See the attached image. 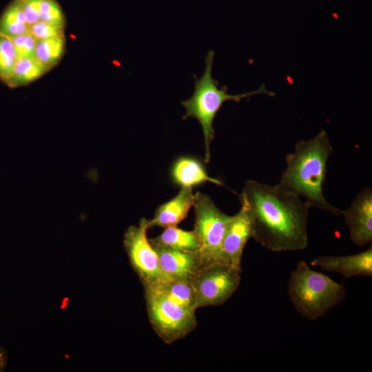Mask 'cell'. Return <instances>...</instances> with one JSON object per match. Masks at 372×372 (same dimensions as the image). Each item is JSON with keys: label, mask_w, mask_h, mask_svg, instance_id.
Masks as SVG:
<instances>
[{"label": "cell", "mask_w": 372, "mask_h": 372, "mask_svg": "<svg viewBox=\"0 0 372 372\" xmlns=\"http://www.w3.org/2000/svg\"><path fill=\"white\" fill-rule=\"evenodd\" d=\"M251 223L252 238L273 252L300 251L308 246L311 205L278 185L247 180L240 195Z\"/></svg>", "instance_id": "obj_1"}, {"label": "cell", "mask_w": 372, "mask_h": 372, "mask_svg": "<svg viewBox=\"0 0 372 372\" xmlns=\"http://www.w3.org/2000/svg\"><path fill=\"white\" fill-rule=\"evenodd\" d=\"M333 152L324 130L309 140L297 142L293 152L285 157L286 168L277 185L304 198L311 207L338 216L340 209L331 205L323 194L327 162Z\"/></svg>", "instance_id": "obj_2"}, {"label": "cell", "mask_w": 372, "mask_h": 372, "mask_svg": "<svg viewBox=\"0 0 372 372\" xmlns=\"http://www.w3.org/2000/svg\"><path fill=\"white\" fill-rule=\"evenodd\" d=\"M214 57V52L209 51L205 59V68L203 75L199 79L194 75L195 82L192 95L189 99L180 102L185 109L182 118L185 120L189 117L195 118L201 125L205 149L204 161L206 163L210 161V145L215 136L213 123L224 103L227 101L239 103L243 99L257 94L275 96L273 92L267 89L265 84L249 92L228 94L227 87L223 86L220 88L218 82L212 76Z\"/></svg>", "instance_id": "obj_3"}, {"label": "cell", "mask_w": 372, "mask_h": 372, "mask_svg": "<svg viewBox=\"0 0 372 372\" xmlns=\"http://www.w3.org/2000/svg\"><path fill=\"white\" fill-rule=\"evenodd\" d=\"M289 300L302 316L315 320L327 314L346 297L344 285L300 261L287 283Z\"/></svg>", "instance_id": "obj_4"}, {"label": "cell", "mask_w": 372, "mask_h": 372, "mask_svg": "<svg viewBox=\"0 0 372 372\" xmlns=\"http://www.w3.org/2000/svg\"><path fill=\"white\" fill-rule=\"evenodd\" d=\"M149 321L158 336L170 344L187 336L197 325L189 311L149 286H143Z\"/></svg>", "instance_id": "obj_5"}, {"label": "cell", "mask_w": 372, "mask_h": 372, "mask_svg": "<svg viewBox=\"0 0 372 372\" xmlns=\"http://www.w3.org/2000/svg\"><path fill=\"white\" fill-rule=\"evenodd\" d=\"M193 207L194 231L201 242L199 254L203 267L218 263L223 240L231 216L221 211L208 195L199 192L194 194Z\"/></svg>", "instance_id": "obj_6"}, {"label": "cell", "mask_w": 372, "mask_h": 372, "mask_svg": "<svg viewBox=\"0 0 372 372\" xmlns=\"http://www.w3.org/2000/svg\"><path fill=\"white\" fill-rule=\"evenodd\" d=\"M241 271L219 263L203 267L192 280L198 309L225 302L237 290Z\"/></svg>", "instance_id": "obj_7"}, {"label": "cell", "mask_w": 372, "mask_h": 372, "mask_svg": "<svg viewBox=\"0 0 372 372\" xmlns=\"http://www.w3.org/2000/svg\"><path fill=\"white\" fill-rule=\"evenodd\" d=\"M148 220L141 218L137 226H130L124 235V246L130 263L143 285L167 279L158 256L147 237Z\"/></svg>", "instance_id": "obj_8"}, {"label": "cell", "mask_w": 372, "mask_h": 372, "mask_svg": "<svg viewBox=\"0 0 372 372\" xmlns=\"http://www.w3.org/2000/svg\"><path fill=\"white\" fill-rule=\"evenodd\" d=\"M250 238H252L251 220L246 208L241 205L238 212L231 216L227 227L218 263L242 272V256Z\"/></svg>", "instance_id": "obj_9"}, {"label": "cell", "mask_w": 372, "mask_h": 372, "mask_svg": "<svg viewBox=\"0 0 372 372\" xmlns=\"http://www.w3.org/2000/svg\"><path fill=\"white\" fill-rule=\"evenodd\" d=\"M349 231L351 241L362 247L372 242V189L361 190L350 206L340 209Z\"/></svg>", "instance_id": "obj_10"}, {"label": "cell", "mask_w": 372, "mask_h": 372, "mask_svg": "<svg viewBox=\"0 0 372 372\" xmlns=\"http://www.w3.org/2000/svg\"><path fill=\"white\" fill-rule=\"evenodd\" d=\"M151 245L158 256L160 267L167 279L191 282L203 267L199 252Z\"/></svg>", "instance_id": "obj_11"}, {"label": "cell", "mask_w": 372, "mask_h": 372, "mask_svg": "<svg viewBox=\"0 0 372 372\" xmlns=\"http://www.w3.org/2000/svg\"><path fill=\"white\" fill-rule=\"evenodd\" d=\"M311 265L322 270L342 274L344 278L372 276V247L349 256H322L313 258Z\"/></svg>", "instance_id": "obj_12"}, {"label": "cell", "mask_w": 372, "mask_h": 372, "mask_svg": "<svg viewBox=\"0 0 372 372\" xmlns=\"http://www.w3.org/2000/svg\"><path fill=\"white\" fill-rule=\"evenodd\" d=\"M194 203L192 188L181 187L176 196L158 207L153 218L148 220L149 228L176 226L187 216Z\"/></svg>", "instance_id": "obj_13"}, {"label": "cell", "mask_w": 372, "mask_h": 372, "mask_svg": "<svg viewBox=\"0 0 372 372\" xmlns=\"http://www.w3.org/2000/svg\"><path fill=\"white\" fill-rule=\"evenodd\" d=\"M170 178L174 184L181 187L192 188L207 182L223 186L220 180L209 176L200 159L191 156H180L174 161Z\"/></svg>", "instance_id": "obj_14"}, {"label": "cell", "mask_w": 372, "mask_h": 372, "mask_svg": "<svg viewBox=\"0 0 372 372\" xmlns=\"http://www.w3.org/2000/svg\"><path fill=\"white\" fill-rule=\"evenodd\" d=\"M152 244L165 247L192 252H199L201 248L200 240L193 231H186L176 226L165 228L158 236L149 239Z\"/></svg>", "instance_id": "obj_15"}, {"label": "cell", "mask_w": 372, "mask_h": 372, "mask_svg": "<svg viewBox=\"0 0 372 372\" xmlns=\"http://www.w3.org/2000/svg\"><path fill=\"white\" fill-rule=\"evenodd\" d=\"M143 286L152 287L189 311L195 312L198 309L192 282L165 279Z\"/></svg>", "instance_id": "obj_16"}, {"label": "cell", "mask_w": 372, "mask_h": 372, "mask_svg": "<svg viewBox=\"0 0 372 372\" xmlns=\"http://www.w3.org/2000/svg\"><path fill=\"white\" fill-rule=\"evenodd\" d=\"M47 72L35 56H18L12 74L6 84L10 87L25 85Z\"/></svg>", "instance_id": "obj_17"}, {"label": "cell", "mask_w": 372, "mask_h": 372, "mask_svg": "<svg viewBox=\"0 0 372 372\" xmlns=\"http://www.w3.org/2000/svg\"><path fill=\"white\" fill-rule=\"evenodd\" d=\"M29 32L27 23L19 0H14L6 8L0 17V34L13 37Z\"/></svg>", "instance_id": "obj_18"}, {"label": "cell", "mask_w": 372, "mask_h": 372, "mask_svg": "<svg viewBox=\"0 0 372 372\" xmlns=\"http://www.w3.org/2000/svg\"><path fill=\"white\" fill-rule=\"evenodd\" d=\"M65 37L39 40L35 48V57L47 71L54 68L65 51Z\"/></svg>", "instance_id": "obj_19"}, {"label": "cell", "mask_w": 372, "mask_h": 372, "mask_svg": "<svg viewBox=\"0 0 372 372\" xmlns=\"http://www.w3.org/2000/svg\"><path fill=\"white\" fill-rule=\"evenodd\" d=\"M18 55L11 39L0 34V81L5 84L10 79Z\"/></svg>", "instance_id": "obj_20"}, {"label": "cell", "mask_w": 372, "mask_h": 372, "mask_svg": "<svg viewBox=\"0 0 372 372\" xmlns=\"http://www.w3.org/2000/svg\"><path fill=\"white\" fill-rule=\"evenodd\" d=\"M29 32L37 40L49 39L64 36V26L40 20L29 25Z\"/></svg>", "instance_id": "obj_21"}, {"label": "cell", "mask_w": 372, "mask_h": 372, "mask_svg": "<svg viewBox=\"0 0 372 372\" xmlns=\"http://www.w3.org/2000/svg\"><path fill=\"white\" fill-rule=\"evenodd\" d=\"M41 19L48 23L65 26L63 12L56 0H42Z\"/></svg>", "instance_id": "obj_22"}, {"label": "cell", "mask_w": 372, "mask_h": 372, "mask_svg": "<svg viewBox=\"0 0 372 372\" xmlns=\"http://www.w3.org/2000/svg\"><path fill=\"white\" fill-rule=\"evenodd\" d=\"M9 38L14 46L18 56H35L37 40L30 32Z\"/></svg>", "instance_id": "obj_23"}, {"label": "cell", "mask_w": 372, "mask_h": 372, "mask_svg": "<svg viewBox=\"0 0 372 372\" xmlns=\"http://www.w3.org/2000/svg\"><path fill=\"white\" fill-rule=\"evenodd\" d=\"M6 364V357L3 351L0 349V370L3 369Z\"/></svg>", "instance_id": "obj_24"}]
</instances>
